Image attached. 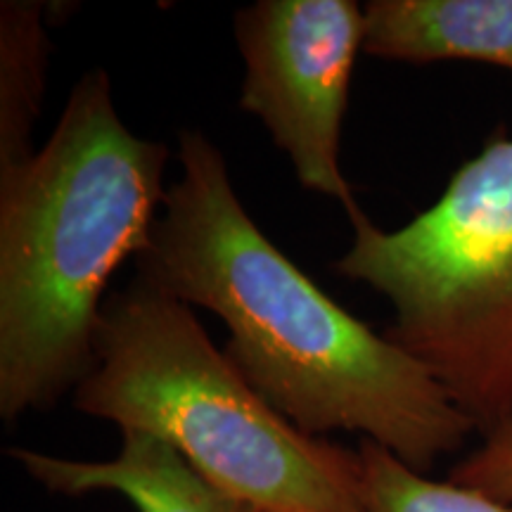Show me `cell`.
<instances>
[{
  "label": "cell",
  "instance_id": "cell-6",
  "mask_svg": "<svg viewBox=\"0 0 512 512\" xmlns=\"http://www.w3.org/2000/svg\"><path fill=\"white\" fill-rule=\"evenodd\" d=\"M8 456L57 494L114 491L138 512H259L214 489L174 448L143 432H121V448L110 460H72L31 448H8Z\"/></svg>",
  "mask_w": 512,
  "mask_h": 512
},
{
  "label": "cell",
  "instance_id": "cell-2",
  "mask_svg": "<svg viewBox=\"0 0 512 512\" xmlns=\"http://www.w3.org/2000/svg\"><path fill=\"white\" fill-rule=\"evenodd\" d=\"M169 147L117 114L107 72L83 74L48 143L0 171V415L79 387L112 275L150 245Z\"/></svg>",
  "mask_w": 512,
  "mask_h": 512
},
{
  "label": "cell",
  "instance_id": "cell-8",
  "mask_svg": "<svg viewBox=\"0 0 512 512\" xmlns=\"http://www.w3.org/2000/svg\"><path fill=\"white\" fill-rule=\"evenodd\" d=\"M43 15L41 3L0 5V171L34 155L50 53Z\"/></svg>",
  "mask_w": 512,
  "mask_h": 512
},
{
  "label": "cell",
  "instance_id": "cell-1",
  "mask_svg": "<svg viewBox=\"0 0 512 512\" xmlns=\"http://www.w3.org/2000/svg\"><path fill=\"white\" fill-rule=\"evenodd\" d=\"M178 162L136 259L138 278L219 316L230 363L304 434H363L422 475L463 448L475 422L420 361L342 309L266 238L219 147L183 128Z\"/></svg>",
  "mask_w": 512,
  "mask_h": 512
},
{
  "label": "cell",
  "instance_id": "cell-7",
  "mask_svg": "<svg viewBox=\"0 0 512 512\" xmlns=\"http://www.w3.org/2000/svg\"><path fill=\"white\" fill-rule=\"evenodd\" d=\"M363 53L396 62L470 60L512 72V0H373Z\"/></svg>",
  "mask_w": 512,
  "mask_h": 512
},
{
  "label": "cell",
  "instance_id": "cell-5",
  "mask_svg": "<svg viewBox=\"0 0 512 512\" xmlns=\"http://www.w3.org/2000/svg\"><path fill=\"white\" fill-rule=\"evenodd\" d=\"M233 24L245 60L240 107L261 119L306 190L354 214L339 140L366 10L354 0H259Z\"/></svg>",
  "mask_w": 512,
  "mask_h": 512
},
{
  "label": "cell",
  "instance_id": "cell-4",
  "mask_svg": "<svg viewBox=\"0 0 512 512\" xmlns=\"http://www.w3.org/2000/svg\"><path fill=\"white\" fill-rule=\"evenodd\" d=\"M337 275L394 309L384 332L484 437L512 425V136L498 131L441 197L396 230L349 214Z\"/></svg>",
  "mask_w": 512,
  "mask_h": 512
},
{
  "label": "cell",
  "instance_id": "cell-9",
  "mask_svg": "<svg viewBox=\"0 0 512 512\" xmlns=\"http://www.w3.org/2000/svg\"><path fill=\"white\" fill-rule=\"evenodd\" d=\"M358 453L363 463L366 512H512L510 505L475 489L434 482L373 441L363 439Z\"/></svg>",
  "mask_w": 512,
  "mask_h": 512
},
{
  "label": "cell",
  "instance_id": "cell-10",
  "mask_svg": "<svg viewBox=\"0 0 512 512\" xmlns=\"http://www.w3.org/2000/svg\"><path fill=\"white\" fill-rule=\"evenodd\" d=\"M448 482L475 489L512 508V425L486 434L482 446L453 467Z\"/></svg>",
  "mask_w": 512,
  "mask_h": 512
},
{
  "label": "cell",
  "instance_id": "cell-3",
  "mask_svg": "<svg viewBox=\"0 0 512 512\" xmlns=\"http://www.w3.org/2000/svg\"><path fill=\"white\" fill-rule=\"evenodd\" d=\"M74 406L164 441L259 512H366L361 453L297 430L211 344L192 306L138 275L102 306Z\"/></svg>",
  "mask_w": 512,
  "mask_h": 512
}]
</instances>
